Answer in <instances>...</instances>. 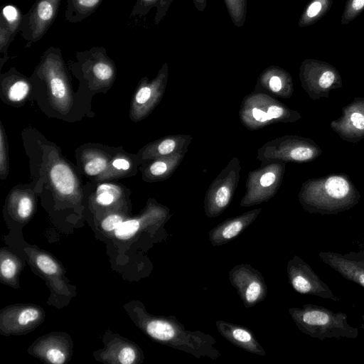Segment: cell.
<instances>
[{
    "mask_svg": "<svg viewBox=\"0 0 364 364\" xmlns=\"http://www.w3.org/2000/svg\"><path fill=\"white\" fill-rule=\"evenodd\" d=\"M360 193L348 175L341 173L310 178L301 185L299 201L309 213L336 215L353 208Z\"/></svg>",
    "mask_w": 364,
    "mask_h": 364,
    "instance_id": "cell-1",
    "label": "cell"
},
{
    "mask_svg": "<svg viewBox=\"0 0 364 364\" xmlns=\"http://www.w3.org/2000/svg\"><path fill=\"white\" fill-rule=\"evenodd\" d=\"M143 322L146 333L154 340L171 348L183 351L197 358H219L220 351L211 335L201 331L185 328L175 316H146Z\"/></svg>",
    "mask_w": 364,
    "mask_h": 364,
    "instance_id": "cell-2",
    "label": "cell"
},
{
    "mask_svg": "<svg viewBox=\"0 0 364 364\" xmlns=\"http://www.w3.org/2000/svg\"><path fill=\"white\" fill-rule=\"evenodd\" d=\"M289 314L302 333L321 341L327 338L353 339L359 335L358 328L349 324L347 315L343 312L309 304L291 307Z\"/></svg>",
    "mask_w": 364,
    "mask_h": 364,
    "instance_id": "cell-3",
    "label": "cell"
},
{
    "mask_svg": "<svg viewBox=\"0 0 364 364\" xmlns=\"http://www.w3.org/2000/svg\"><path fill=\"white\" fill-rule=\"evenodd\" d=\"M241 105V122L250 129L263 127L271 122H294L301 118L299 112L262 93L247 97Z\"/></svg>",
    "mask_w": 364,
    "mask_h": 364,
    "instance_id": "cell-4",
    "label": "cell"
},
{
    "mask_svg": "<svg viewBox=\"0 0 364 364\" xmlns=\"http://www.w3.org/2000/svg\"><path fill=\"white\" fill-rule=\"evenodd\" d=\"M323 151L310 138L286 135L265 144L258 151L262 161L307 163L316 159Z\"/></svg>",
    "mask_w": 364,
    "mask_h": 364,
    "instance_id": "cell-5",
    "label": "cell"
},
{
    "mask_svg": "<svg viewBox=\"0 0 364 364\" xmlns=\"http://www.w3.org/2000/svg\"><path fill=\"white\" fill-rule=\"evenodd\" d=\"M272 162L249 173L247 191L241 200V206L250 207L266 202L276 194L282 181L286 162Z\"/></svg>",
    "mask_w": 364,
    "mask_h": 364,
    "instance_id": "cell-6",
    "label": "cell"
},
{
    "mask_svg": "<svg viewBox=\"0 0 364 364\" xmlns=\"http://www.w3.org/2000/svg\"><path fill=\"white\" fill-rule=\"evenodd\" d=\"M241 166L234 157L220 172L207 191L204 208L208 218H216L229 205L240 178Z\"/></svg>",
    "mask_w": 364,
    "mask_h": 364,
    "instance_id": "cell-7",
    "label": "cell"
},
{
    "mask_svg": "<svg viewBox=\"0 0 364 364\" xmlns=\"http://www.w3.org/2000/svg\"><path fill=\"white\" fill-rule=\"evenodd\" d=\"M61 0H36L23 15L20 33L30 48L40 41L55 20Z\"/></svg>",
    "mask_w": 364,
    "mask_h": 364,
    "instance_id": "cell-8",
    "label": "cell"
},
{
    "mask_svg": "<svg viewBox=\"0 0 364 364\" xmlns=\"http://www.w3.org/2000/svg\"><path fill=\"white\" fill-rule=\"evenodd\" d=\"M288 280L298 293L316 296L323 299L339 301L341 298L334 295L311 267L298 255L289 260L287 267Z\"/></svg>",
    "mask_w": 364,
    "mask_h": 364,
    "instance_id": "cell-9",
    "label": "cell"
},
{
    "mask_svg": "<svg viewBox=\"0 0 364 364\" xmlns=\"http://www.w3.org/2000/svg\"><path fill=\"white\" fill-rule=\"evenodd\" d=\"M230 284L237 290L246 308L265 299L267 287L262 274L249 264H240L229 272Z\"/></svg>",
    "mask_w": 364,
    "mask_h": 364,
    "instance_id": "cell-10",
    "label": "cell"
},
{
    "mask_svg": "<svg viewBox=\"0 0 364 364\" xmlns=\"http://www.w3.org/2000/svg\"><path fill=\"white\" fill-rule=\"evenodd\" d=\"M301 85L312 100L328 98L332 90L341 88L342 80L331 67L303 66L301 68Z\"/></svg>",
    "mask_w": 364,
    "mask_h": 364,
    "instance_id": "cell-11",
    "label": "cell"
},
{
    "mask_svg": "<svg viewBox=\"0 0 364 364\" xmlns=\"http://www.w3.org/2000/svg\"><path fill=\"white\" fill-rule=\"evenodd\" d=\"M342 114L330 127L341 139L356 144L364 139V97H356L342 109Z\"/></svg>",
    "mask_w": 364,
    "mask_h": 364,
    "instance_id": "cell-12",
    "label": "cell"
},
{
    "mask_svg": "<svg viewBox=\"0 0 364 364\" xmlns=\"http://www.w3.org/2000/svg\"><path fill=\"white\" fill-rule=\"evenodd\" d=\"M318 256L323 263L345 279L364 287V250L345 255L320 252Z\"/></svg>",
    "mask_w": 364,
    "mask_h": 364,
    "instance_id": "cell-13",
    "label": "cell"
},
{
    "mask_svg": "<svg viewBox=\"0 0 364 364\" xmlns=\"http://www.w3.org/2000/svg\"><path fill=\"white\" fill-rule=\"evenodd\" d=\"M262 208H256L243 214L228 218L212 228L208 238L213 246L227 244L247 228L257 218Z\"/></svg>",
    "mask_w": 364,
    "mask_h": 364,
    "instance_id": "cell-14",
    "label": "cell"
},
{
    "mask_svg": "<svg viewBox=\"0 0 364 364\" xmlns=\"http://www.w3.org/2000/svg\"><path fill=\"white\" fill-rule=\"evenodd\" d=\"M215 326L220 334L234 346L252 354L265 355L264 349L250 328L223 320L216 321Z\"/></svg>",
    "mask_w": 364,
    "mask_h": 364,
    "instance_id": "cell-15",
    "label": "cell"
},
{
    "mask_svg": "<svg viewBox=\"0 0 364 364\" xmlns=\"http://www.w3.org/2000/svg\"><path fill=\"white\" fill-rule=\"evenodd\" d=\"M23 15L18 6L5 4L0 16V53L3 55L1 65L6 61L8 49L18 32H20Z\"/></svg>",
    "mask_w": 364,
    "mask_h": 364,
    "instance_id": "cell-16",
    "label": "cell"
},
{
    "mask_svg": "<svg viewBox=\"0 0 364 364\" xmlns=\"http://www.w3.org/2000/svg\"><path fill=\"white\" fill-rule=\"evenodd\" d=\"M260 81L267 86L268 89L279 97H290L294 92L291 76L279 68L269 67L264 70Z\"/></svg>",
    "mask_w": 364,
    "mask_h": 364,
    "instance_id": "cell-17",
    "label": "cell"
},
{
    "mask_svg": "<svg viewBox=\"0 0 364 364\" xmlns=\"http://www.w3.org/2000/svg\"><path fill=\"white\" fill-rule=\"evenodd\" d=\"M191 137L188 135H175L158 141L149 149L147 157L160 158L176 153H186Z\"/></svg>",
    "mask_w": 364,
    "mask_h": 364,
    "instance_id": "cell-18",
    "label": "cell"
},
{
    "mask_svg": "<svg viewBox=\"0 0 364 364\" xmlns=\"http://www.w3.org/2000/svg\"><path fill=\"white\" fill-rule=\"evenodd\" d=\"M103 0H67L65 18L70 23H79L92 14Z\"/></svg>",
    "mask_w": 364,
    "mask_h": 364,
    "instance_id": "cell-19",
    "label": "cell"
},
{
    "mask_svg": "<svg viewBox=\"0 0 364 364\" xmlns=\"http://www.w3.org/2000/svg\"><path fill=\"white\" fill-rule=\"evenodd\" d=\"M50 176L53 186L59 193L68 196L74 192L75 178L71 169L66 164H55L50 170Z\"/></svg>",
    "mask_w": 364,
    "mask_h": 364,
    "instance_id": "cell-20",
    "label": "cell"
},
{
    "mask_svg": "<svg viewBox=\"0 0 364 364\" xmlns=\"http://www.w3.org/2000/svg\"><path fill=\"white\" fill-rule=\"evenodd\" d=\"M172 1L173 0H136L130 16H144L151 9L156 8L154 23L158 25L166 15Z\"/></svg>",
    "mask_w": 364,
    "mask_h": 364,
    "instance_id": "cell-21",
    "label": "cell"
},
{
    "mask_svg": "<svg viewBox=\"0 0 364 364\" xmlns=\"http://www.w3.org/2000/svg\"><path fill=\"white\" fill-rule=\"evenodd\" d=\"M185 153H176L158 158L149 167L148 171L151 176L156 179H164L168 177L180 164Z\"/></svg>",
    "mask_w": 364,
    "mask_h": 364,
    "instance_id": "cell-22",
    "label": "cell"
},
{
    "mask_svg": "<svg viewBox=\"0 0 364 364\" xmlns=\"http://www.w3.org/2000/svg\"><path fill=\"white\" fill-rule=\"evenodd\" d=\"M230 18L237 27L244 25L247 15V0H224Z\"/></svg>",
    "mask_w": 364,
    "mask_h": 364,
    "instance_id": "cell-23",
    "label": "cell"
},
{
    "mask_svg": "<svg viewBox=\"0 0 364 364\" xmlns=\"http://www.w3.org/2000/svg\"><path fill=\"white\" fill-rule=\"evenodd\" d=\"M41 314V311L36 308L32 306L23 307L14 316V326L23 329L28 328L40 319Z\"/></svg>",
    "mask_w": 364,
    "mask_h": 364,
    "instance_id": "cell-24",
    "label": "cell"
},
{
    "mask_svg": "<svg viewBox=\"0 0 364 364\" xmlns=\"http://www.w3.org/2000/svg\"><path fill=\"white\" fill-rule=\"evenodd\" d=\"M13 82L9 88V98L14 102L23 100L29 91V85L18 75L12 73Z\"/></svg>",
    "mask_w": 364,
    "mask_h": 364,
    "instance_id": "cell-25",
    "label": "cell"
},
{
    "mask_svg": "<svg viewBox=\"0 0 364 364\" xmlns=\"http://www.w3.org/2000/svg\"><path fill=\"white\" fill-rule=\"evenodd\" d=\"M119 188L109 183L100 185L96 191V201L102 205L112 204L119 196Z\"/></svg>",
    "mask_w": 364,
    "mask_h": 364,
    "instance_id": "cell-26",
    "label": "cell"
},
{
    "mask_svg": "<svg viewBox=\"0 0 364 364\" xmlns=\"http://www.w3.org/2000/svg\"><path fill=\"white\" fill-rule=\"evenodd\" d=\"M141 221L138 219H132L123 221L114 230V234L119 239H128L132 237L140 229Z\"/></svg>",
    "mask_w": 364,
    "mask_h": 364,
    "instance_id": "cell-27",
    "label": "cell"
},
{
    "mask_svg": "<svg viewBox=\"0 0 364 364\" xmlns=\"http://www.w3.org/2000/svg\"><path fill=\"white\" fill-rule=\"evenodd\" d=\"M107 161L102 156H96L89 160L84 166L85 172L89 176H96L107 167Z\"/></svg>",
    "mask_w": 364,
    "mask_h": 364,
    "instance_id": "cell-28",
    "label": "cell"
},
{
    "mask_svg": "<svg viewBox=\"0 0 364 364\" xmlns=\"http://www.w3.org/2000/svg\"><path fill=\"white\" fill-rule=\"evenodd\" d=\"M36 262L38 267L46 274H55L58 272L57 264L47 255H38Z\"/></svg>",
    "mask_w": 364,
    "mask_h": 364,
    "instance_id": "cell-29",
    "label": "cell"
},
{
    "mask_svg": "<svg viewBox=\"0 0 364 364\" xmlns=\"http://www.w3.org/2000/svg\"><path fill=\"white\" fill-rule=\"evenodd\" d=\"M16 272V264L10 258H5L1 263V273L4 278L11 279Z\"/></svg>",
    "mask_w": 364,
    "mask_h": 364,
    "instance_id": "cell-30",
    "label": "cell"
},
{
    "mask_svg": "<svg viewBox=\"0 0 364 364\" xmlns=\"http://www.w3.org/2000/svg\"><path fill=\"white\" fill-rule=\"evenodd\" d=\"M33 210V202L29 197L21 198L18 204L17 213L21 218H28Z\"/></svg>",
    "mask_w": 364,
    "mask_h": 364,
    "instance_id": "cell-31",
    "label": "cell"
},
{
    "mask_svg": "<svg viewBox=\"0 0 364 364\" xmlns=\"http://www.w3.org/2000/svg\"><path fill=\"white\" fill-rule=\"evenodd\" d=\"M123 222L122 218L119 215H109L102 221V228L105 231H112L117 229Z\"/></svg>",
    "mask_w": 364,
    "mask_h": 364,
    "instance_id": "cell-32",
    "label": "cell"
},
{
    "mask_svg": "<svg viewBox=\"0 0 364 364\" xmlns=\"http://www.w3.org/2000/svg\"><path fill=\"white\" fill-rule=\"evenodd\" d=\"M46 359L53 364H62L66 360L63 351L58 348H50L46 353Z\"/></svg>",
    "mask_w": 364,
    "mask_h": 364,
    "instance_id": "cell-33",
    "label": "cell"
},
{
    "mask_svg": "<svg viewBox=\"0 0 364 364\" xmlns=\"http://www.w3.org/2000/svg\"><path fill=\"white\" fill-rule=\"evenodd\" d=\"M136 358V351L131 347H124L118 353V360L122 364L133 363Z\"/></svg>",
    "mask_w": 364,
    "mask_h": 364,
    "instance_id": "cell-34",
    "label": "cell"
},
{
    "mask_svg": "<svg viewBox=\"0 0 364 364\" xmlns=\"http://www.w3.org/2000/svg\"><path fill=\"white\" fill-rule=\"evenodd\" d=\"M3 127H1V149H0V168L1 173L6 174L8 171L7 155L4 146Z\"/></svg>",
    "mask_w": 364,
    "mask_h": 364,
    "instance_id": "cell-35",
    "label": "cell"
},
{
    "mask_svg": "<svg viewBox=\"0 0 364 364\" xmlns=\"http://www.w3.org/2000/svg\"><path fill=\"white\" fill-rule=\"evenodd\" d=\"M112 166L118 170L126 171L130 167L129 161L123 158H117L112 161Z\"/></svg>",
    "mask_w": 364,
    "mask_h": 364,
    "instance_id": "cell-36",
    "label": "cell"
},
{
    "mask_svg": "<svg viewBox=\"0 0 364 364\" xmlns=\"http://www.w3.org/2000/svg\"><path fill=\"white\" fill-rule=\"evenodd\" d=\"M321 9V4L318 1L312 3L306 11V15L309 18L316 16Z\"/></svg>",
    "mask_w": 364,
    "mask_h": 364,
    "instance_id": "cell-37",
    "label": "cell"
},
{
    "mask_svg": "<svg viewBox=\"0 0 364 364\" xmlns=\"http://www.w3.org/2000/svg\"><path fill=\"white\" fill-rule=\"evenodd\" d=\"M196 9L198 11H203L206 5L207 0H193Z\"/></svg>",
    "mask_w": 364,
    "mask_h": 364,
    "instance_id": "cell-38",
    "label": "cell"
},
{
    "mask_svg": "<svg viewBox=\"0 0 364 364\" xmlns=\"http://www.w3.org/2000/svg\"><path fill=\"white\" fill-rule=\"evenodd\" d=\"M352 6L354 9L360 10L364 6V0H353Z\"/></svg>",
    "mask_w": 364,
    "mask_h": 364,
    "instance_id": "cell-39",
    "label": "cell"
},
{
    "mask_svg": "<svg viewBox=\"0 0 364 364\" xmlns=\"http://www.w3.org/2000/svg\"><path fill=\"white\" fill-rule=\"evenodd\" d=\"M362 320L363 321V323L360 326V328L364 329V315L362 316Z\"/></svg>",
    "mask_w": 364,
    "mask_h": 364,
    "instance_id": "cell-40",
    "label": "cell"
}]
</instances>
